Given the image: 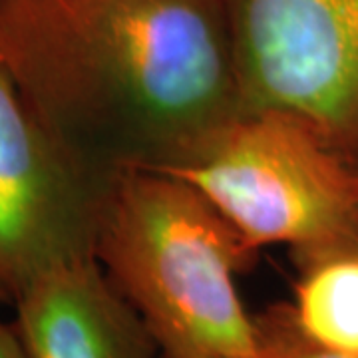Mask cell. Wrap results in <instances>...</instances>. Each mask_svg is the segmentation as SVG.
<instances>
[{
	"instance_id": "obj_1",
	"label": "cell",
	"mask_w": 358,
	"mask_h": 358,
	"mask_svg": "<svg viewBox=\"0 0 358 358\" xmlns=\"http://www.w3.org/2000/svg\"><path fill=\"white\" fill-rule=\"evenodd\" d=\"M0 62L102 181L176 166L243 112L227 0H0Z\"/></svg>"
},
{
	"instance_id": "obj_2",
	"label": "cell",
	"mask_w": 358,
	"mask_h": 358,
	"mask_svg": "<svg viewBox=\"0 0 358 358\" xmlns=\"http://www.w3.org/2000/svg\"><path fill=\"white\" fill-rule=\"evenodd\" d=\"M94 253L166 358L259 357L261 327L235 285L253 257L183 181L154 169L112 176Z\"/></svg>"
},
{
	"instance_id": "obj_3",
	"label": "cell",
	"mask_w": 358,
	"mask_h": 358,
	"mask_svg": "<svg viewBox=\"0 0 358 358\" xmlns=\"http://www.w3.org/2000/svg\"><path fill=\"white\" fill-rule=\"evenodd\" d=\"M162 171L199 193L251 257L285 245L299 265L358 247L357 169L285 112L233 115Z\"/></svg>"
},
{
	"instance_id": "obj_4",
	"label": "cell",
	"mask_w": 358,
	"mask_h": 358,
	"mask_svg": "<svg viewBox=\"0 0 358 358\" xmlns=\"http://www.w3.org/2000/svg\"><path fill=\"white\" fill-rule=\"evenodd\" d=\"M243 112L305 122L358 169V0H227Z\"/></svg>"
},
{
	"instance_id": "obj_5",
	"label": "cell",
	"mask_w": 358,
	"mask_h": 358,
	"mask_svg": "<svg viewBox=\"0 0 358 358\" xmlns=\"http://www.w3.org/2000/svg\"><path fill=\"white\" fill-rule=\"evenodd\" d=\"M106 185L42 126L0 62V293L6 301L50 268L96 257Z\"/></svg>"
},
{
	"instance_id": "obj_6",
	"label": "cell",
	"mask_w": 358,
	"mask_h": 358,
	"mask_svg": "<svg viewBox=\"0 0 358 358\" xmlns=\"http://www.w3.org/2000/svg\"><path fill=\"white\" fill-rule=\"evenodd\" d=\"M13 303L28 358H162L145 320L96 257L46 271Z\"/></svg>"
},
{
	"instance_id": "obj_7",
	"label": "cell",
	"mask_w": 358,
	"mask_h": 358,
	"mask_svg": "<svg viewBox=\"0 0 358 358\" xmlns=\"http://www.w3.org/2000/svg\"><path fill=\"white\" fill-rule=\"evenodd\" d=\"M289 307L294 324L313 343L358 355V247L299 263Z\"/></svg>"
},
{
	"instance_id": "obj_8",
	"label": "cell",
	"mask_w": 358,
	"mask_h": 358,
	"mask_svg": "<svg viewBox=\"0 0 358 358\" xmlns=\"http://www.w3.org/2000/svg\"><path fill=\"white\" fill-rule=\"evenodd\" d=\"M261 327V352L255 358H358L313 343L294 324L289 305H275L257 315Z\"/></svg>"
},
{
	"instance_id": "obj_9",
	"label": "cell",
	"mask_w": 358,
	"mask_h": 358,
	"mask_svg": "<svg viewBox=\"0 0 358 358\" xmlns=\"http://www.w3.org/2000/svg\"><path fill=\"white\" fill-rule=\"evenodd\" d=\"M0 358H28L14 324L0 322Z\"/></svg>"
},
{
	"instance_id": "obj_10",
	"label": "cell",
	"mask_w": 358,
	"mask_h": 358,
	"mask_svg": "<svg viewBox=\"0 0 358 358\" xmlns=\"http://www.w3.org/2000/svg\"><path fill=\"white\" fill-rule=\"evenodd\" d=\"M0 303H6V299H4V294L0 293Z\"/></svg>"
},
{
	"instance_id": "obj_11",
	"label": "cell",
	"mask_w": 358,
	"mask_h": 358,
	"mask_svg": "<svg viewBox=\"0 0 358 358\" xmlns=\"http://www.w3.org/2000/svg\"><path fill=\"white\" fill-rule=\"evenodd\" d=\"M357 189H358V169H357Z\"/></svg>"
},
{
	"instance_id": "obj_12",
	"label": "cell",
	"mask_w": 358,
	"mask_h": 358,
	"mask_svg": "<svg viewBox=\"0 0 358 358\" xmlns=\"http://www.w3.org/2000/svg\"><path fill=\"white\" fill-rule=\"evenodd\" d=\"M162 358H166V357H164V355H162Z\"/></svg>"
}]
</instances>
